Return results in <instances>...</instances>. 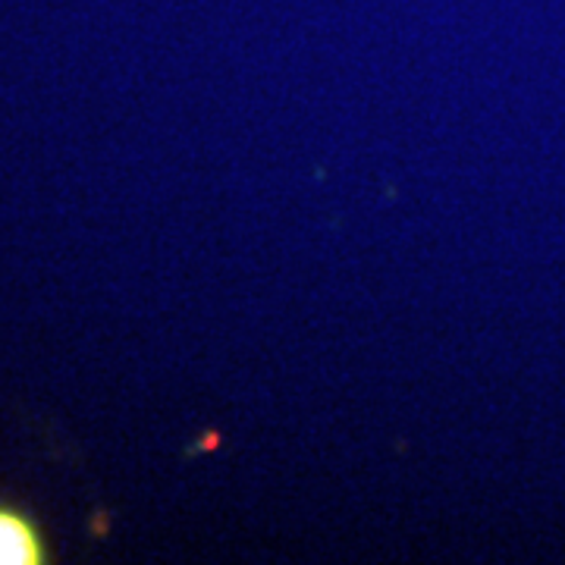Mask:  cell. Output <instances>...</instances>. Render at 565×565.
<instances>
[{"mask_svg": "<svg viewBox=\"0 0 565 565\" xmlns=\"http://www.w3.org/2000/svg\"><path fill=\"white\" fill-rule=\"evenodd\" d=\"M47 563V546L39 527L22 512L0 505V565H41Z\"/></svg>", "mask_w": 565, "mask_h": 565, "instance_id": "6da1fadb", "label": "cell"}]
</instances>
